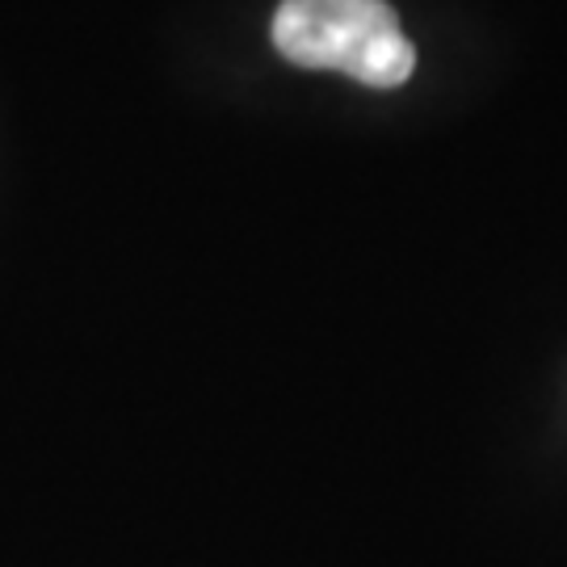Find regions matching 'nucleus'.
<instances>
[{"instance_id":"obj_1","label":"nucleus","mask_w":567,"mask_h":567,"mask_svg":"<svg viewBox=\"0 0 567 567\" xmlns=\"http://www.w3.org/2000/svg\"><path fill=\"white\" fill-rule=\"evenodd\" d=\"M274 47L299 68L344 72L370 89H395L416 68V51L386 0H282Z\"/></svg>"}]
</instances>
